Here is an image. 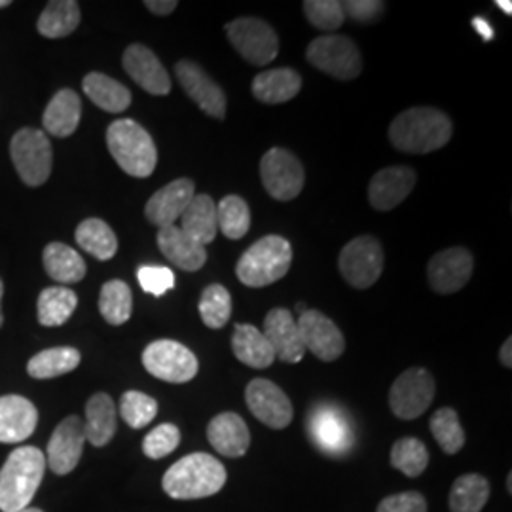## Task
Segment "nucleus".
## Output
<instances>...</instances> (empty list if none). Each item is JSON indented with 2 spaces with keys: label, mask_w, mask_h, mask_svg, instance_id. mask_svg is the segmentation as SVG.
Segmentation results:
<instances>
[{
  "label": "nucleus",
  "mask_w": 512,
  "mask_h": 512,
  "mask_svg": "<svg viewBox=\"0 0 512 512\" xmlns=\"http://www.w3.org/2000/svg\"><path fill=\"white\" fill-rule=\"evenodd\" d=\"M454 126L448 114L431 107L404 110L389 126L393 147L406 154H431L446 147Z\"/></svg>",
  "instance_id": "1"
},
{
  "label": "nucleus",
  "mask_w": 512,
  "mask_h": 512,
  "mask_svg": "<svg viewBox=\"0 0 512 512\" xmlns=\"http://www.w3.org/2000/svg\"><path fill=\"white\" fill-rule=\"evenodd\" d=\"M46 471V456L37 446L16 448L0 469V511L27 509Z\"/></svg>",
  "instance_id": "2"
},
{
  "label": "nucleus",
  "mask_w": 512,
  "mask_h": 512,
  "mask_svg": "<svg viewBox=\"0 0 512 512\" xmlns=\"http://www.w3.org/2000/svg\"><path fill=\"white\" fill-rule=\"evenodd\" d=\"M226 484V469L219 459L196 452L173 463L162 480L165 494L173 499H203L219 494Z\"/></svg>",
  "instance_id": "3"
},
{
  "label": "nucleus",
  "mask_w": 512,
  "mask_h": 512,
  "mask_svg": "<svg viewBox=\"0 0 512 512\" xmlns=\"http://www.w3.org/2000/svg\"><path fill=\"white\" fill-rule=\"evenodd\" d=\"M107 147L114 162L129 177L147 179L158 164V150L150 133L135 120H114L107 129Z\"/></svg>",
  "instance_id": "4"
},
{
  "label": "nucleus",
  "mask_w": 512,
  "mask_h": 512,
  "mask_svg": "<svg viewBox=\"0 0 512 512\" xmlns=\"http://www.w3.org/2000/svg\"><path fill=\"white\" fill-rule=\"evenodd\" d=\"M293 245L281 236H266L253 243L236 266L239 281L251 289L268 287L289 274Z\"/></svg>",
  "instance_id": "5"
},
{
  "label": "nucleus",
  "mask_w": 512,
  "mask_h": 512,
  "mask_svg": "<svg viewBox=\"0 0 512 512\" xmlns=\"http://www.w3.org/2000/svg\"><path fill=\"white\" fill-rule=\"evenodd\" d=\"M10 156L14 167L27 186H40L52 175L54 150L44 131L33 128L19 129L10 143Z\"/></svg>",
  "instance_id": "6"
},
{
  "label": "nucleus",
  "mask_w": 512,
  "mask_h": 512,
  "mask_svg": "<svg viewBox=\"0 0 512 512\" xmlns=\"http://www.w3.org/2000/svg\"><path fill=\"white\" fill-rule=\"evenodd\" d=\"M306 57L317 71L344 82L363 73V57L357 44L342 35H323L311 40Z\"/></svg>",
  "instance_id": "7"
},
{
  "label": "nucleus",
  "mask_w": 512,
  "mask_h": 512,
  "mask_svg": "<svg viewBox=\"0 0 512 512\" xmlns=\"http://www.w3.org/2000/svg\"><path fill=\"white\" fill-rule=\"evenodd\" d=\"M230 44L256 67H266L279 54V38L270 23L258 18H238L224 25Z\"/></svg>",
  "instance_id": "8"
},
{
  "label": "nucleus",
  "mask_w": 512,
  "mask_h": 512,
  "mask_svg": "<svg viewBox=\"0 0 512 512\" xmlns=\"http://www.w3.org/2000/svg\"><path fill=\"white\" fill-rule=\"evenodd\" d=\"M260 179L266 192L277 202H291L306 183L304 165L287 148H270L260 160Z\"/></svg>",
  "instance_id": "9"
},
{
  "label": "nucleus",
  "mask_w": 512,
  "mask_h": 512,
  "mask_svg": "<svg viewBox=\"0 0 512 512\" xmlns=\"http://www.w3.org/2000/svg\"><path fill=\"white\" fill-rule=\"evenodd\" d=\"M384 247L374 236L351 239L338 256L340 274L353 289L372 287L384 272Z\"/></svg>",
  "instance_id": "10"
},
{
  "label": "nucleus",
  "mask_w": 512,
  "mask_h": 512,
  "mask_svg": "<svg viewBox=\"0 0 512 512\" xmlns=\"http://www.w3.org/2000/svg\"><path fill=\"white\" fill-rule=\"evenodd\" d=\"M148 374L169 384H186L198 374V359L190 349L175 340H156L143 351Z\"/></svg>",
  "instance_id": "11"
},
{
  "label": "nucleus",
  "mask_w": 512,
  "mask_h": 512,
  "mask_svg": "<svg viewBox=\"0 0 512 512\" xmlns=\"http://www.w3.org/2000/svg\"><path fill=\"white\" fill-rule=\"evenodd\" d=\"M435 399V380L425 368H408L389 391V406L399 420H416Z\"/></svg>",
  "instance_id": "12"
},
{
  "label": "nucleus",
  "mask_w": 512,
  "mask_h": 512,
  "mask_svg": "<svg viewBox=\"0 0 512 512\" xmlns=\"http://www.w3.org/2000/svg\"><path fill=\"white\" fill-rule=\"evenodd\" d=\"M296 325L304 348L310 349L319 361L332 363L346 351V338L342 330L323 311L306 310L300 313Z\"/></svg>",
  "instance_id": "13"
},
{
  "label": "nucleus",
  "mask_w": 512,
  "mask_h": 512,
  "mask_svg": "<svg viewBox=\"0 0 512 512\" xmlns=\"http://www.w3.org/2000/svg\"><path fill=\"white\" fill-rule=\"evenodd\" d=\"M473 268L475 260L465 247H450L429 260L427 279L435 293L454 294L469 283Z\"/></svg>",
  "instance_id": "14"
},
{
  "label": "nucleus",
  "mask_w": 512,
  "mask_h": 512,
  "mask_svg": "<svg viewBox=\"0 0 512 512\" xmlns=\"http://www.w3.org/2000/svg\"><path fill=\"white\" fill-rule=\"evenodd\" d=\"M175 74L179 84L183 86L186 95L200 107V109L217 120L226 118V93L219 84L203 71L202 67L194 61L183 59L175 65Z\"/></svg>",
  "instance_id": "15"
},
{
  "label": "nucleus",
  "mask_w": 512,
  "mask_h": 512,
  "mask_svg": "<svg viewBox=\"0 0 512 512\" xmlns=\"http://www.w3.org/2000/svg\"><path fill=\"white\" fill-rule=\"evenodd\" d=\"M245 401L256 420L272 429H285L293 421V403L274 382L255 378L245 389Z\"/></svg>",
  "instance_id": "16"
},
{
  "label": "nucleus",
  "mask_w": 512,
  "mask_h": 512,
  "mask_svg": "<svg viewBox=\"0 0 512 512\" xmlns=\"http://www.w3.org/2000/svg\"><path fill=\"white\" fill-rule=\"evenodd\" d=\"M311 439L321 452L329 456H344L353 446V433L348 418L340 408L321 404L311 412L308 421Z\"/></svg>",
  "instance_id": "17"
},
{
  "label": "nucleus",
  "mask_w": 512,
  "mask_h": 512,
  "mask_svg": "<svg viewBox=\"0 0 512 512\" xmlns=\"http://www.w3.org/2000/svg\"><path fill=\"white\" fill-rule=\"evenodd\" d=\"M84 420L78 416H67L55 427L50 442H48V467L55 475L63 476L73 473L76 465L80 463L84 452Z\"/></svg>",
  "instance_id": "18"
},
{
  "label": "nucleus",
  "mask_w": 512,
  "mask_h": 512,
  "mask_svg": "<svg viewBox=\"0 0 512 512\" xmlns=\"http://www.w3.org/2000/svg\"><path fill=\"white\" fill-rule=\"evenodd\" d=\"M418 181L412 167L393 165L380 169L368 184V202L376 211H393L410 196Z\"/></svg>",
  "instance_id": "19"
},
{
  "label": "nucleus",
  "mask_w": 512,
  "mask_h": 512,
  "mask_svg": "<svg viewBox=\"0 0 512 512\" xmlns=\"http://www.w3.org/2000/svg\"><path fill=\"white\" fill-rule=\"evenodd\" d=\"M194 196L196 184L192 179H177L173 183L165 184L147 202L145 215L148 222L158 228L175 226V222L183 217L184 209L194 200Z\"/></svg>",
  "instance_id": "20"
},
{
  "label": "nucleus",
  "mask_w": 512,
  "mask_h": 512,
  "mask_svg": "<svg viewBox=\"0 0 512 512\" xmlns=\"http://www.w3.org/2000/svg\"><path fill=\"white\" fill-rule=\"evenodd\" d=\"M268 344L272 346L275 359L283 363H300L306 348L300 338V330L294 321L293 311L285 308H274L264 319V330Z\"/></svg>",
  "instance_id": "21"
},
{
  "label": "nucleus",
  "mask_w": 512,
  "mask_h": 512,
  "mask_svg": "<svg viewBox=\"0 0 512 512\" xmlns=\"http://www.w3.org/2000/svg\"><path fill=\"white\" fill-rule=\"evenodd\" d=\"M124 69L131 76L135 84H139L145 92L152 95H167L171 92V78L165 71L162 61L156 54L143 46V44H131L122 57Z\"/></svg>",
  "instance_id": "22"
},
{
  "label": "nucleus",
  "mask_w": 512,
  "mask_h": 512,
  "mask_svg": "<svg viewBox=\"0 0 512 512\" xmlns=\"http://www.w3.org/2000/svg\"><path fill=\"white\" fill-rule=\"evenodd\" d=\"M37 406L21 395L0 397V442L18 444L37 429Z\"/></svg>",
  "instance_id": "23"
},
{
  "label": "nucleus",
  "mask_w": 512,
  "mask_h": 512,
  "mask_svg": "<svg viewBox=\"0 0 512 512\" xmlns=\"http://www.w3.org/2000/svg\"><path fill=\"white\" fill-rule=\"evenodd\" d=\"M207 439L222 456L241 458L249 450L251 433H249L247 423L239 414L224 412L209 421Z\"/></svg>",
  "instance_id": "24"
},
{
  "label": "nucleus",
  "mask_w": 512,
  "mask_h": 512,
  "mask_svg": "<svg viewBox=\"0 0 512 512\" xmlns=\"http://www.w3.org/2000/svg\"><path fill=\"white\" fill-rule=\"evenodd\" d=\"M158 247L162 255L184 272H198L207 262V251L198 241L186 236L179 226L158 230Z\"/></svg>",
  "instance_id": "25"
},
{
  "label": "nucleus",
  "mask_w": 512,
  "mask_h": 512,
  "mask_svg": "<svg viewBox=\"0 0 512 512\" xmlns=\"http://www.w3.org/2000/svg\"><path fill=\"white\" fill-rule=\"evenodd\" d=\"M302 90V76L289 67L262 71L253 80L256 101L266 105H281L294 99Z\"/></svg>",
  "instance_id": "26"
},
{
  "label": "nucleus",
  "mask_w": 512,
  "mask_h": 512,
  "mask_svg": "<svg viewBox=\"0 0 512 512\" xmlns=\"http://www.w3.org/2000/svg\"><path fill=\"white\" fill-rule=\"evenodd\" d=\"M80 116H82L80 97L73 90L65 88L55 93L52 101L48 103L42 116V124L50 135L63 139L76 131L80 124Z\"/></svg>",
  "instance_id": "27"
},
{
  "label": "nucleus",
  "mask_w": 512,
  "mask_h": 512,
  "mask_svg": "<svg viewBox=\"0 0 512 512\" xmlns=\"http://www.w3.org/2000/svg\"><path fill=\"white\" fill-rule=\"evenodd\" d=\"M179 220L184 234L203 247L217 238V203L207 194H196Z\"/></svg>",
  "instance_id": "28"
},
{
  "label": "nucleus",
  "mask_w": 512,
  "mask_h": 512,
  "mask_svg": "<svg viewBox=\"0 0 512 512\" xmlns=\"http://www.w3.org/2000/svg\"><path fill=\"white\" fill-rule=\"evenodd\" d=\"M86 440L95 448L107 446L116 433V404L107 393H95L86 404Z\"/></svg>",
  "instance_id": "29"
},
{
  "label": "nucleus",
  "mask_w": 512,
  "mask_h": 512,
  "mask_svg": "<svg viewBox=\"0 0 512 512\" xmlns=\"http://www.w3.org/2000/svg\"><path fill=\"white\" fill-rule=\"evenodd\" d=\"M232 351L239 363L258 370L268 368L275 361L274 349L268 344L262 330L253 325H236L232 336Z\"/></svg>",
  "instance_id": "30"
},
{
  "label": "nucleus",
  "mask_w": 512,
  "mask_h": 512,
  "mask_svg": "<svg viewBox=\"0 0 512 512\" xmlns=\"http://www.w3.org/2000/svg\"><path fill=\"white\" fill-rule=\"evenodd\" d=\"M82 88L93 105L112 114L124 112L131 105V92L128 88L107 74H88L82 82Z\"/></svg>",
  "instance_id": "31"
},
{
  "label": "nucleus",
  "mask_w": 512,
  "mask_h": 512,
  "mask_svg": "<svg viewBox=\"0 0 512 512\" xmlns=\"http://www.w3.org/2000/svg\"><path fill=\"white\" fill-rule=\"evenodd\" d=\"M44 268L46 274L50 275L54 281H59L63 285L78 283L86 277V262L80 256L78 251L65 243H50L44 249Z\"/></svg>",
  "instance_id": "32"
},
{
  "label": "nucleus",
  "mask_w": 512,
  "mask_h": 512,
  "mask_svg": "<svg viewBox=\"0 0 512 512\" xmlns=\"http://www.w3.org/2000/svg\"><path fill=\"white\" fill-rule=\"evenodd\" d=\"M80 25V6L74 0H52L38 18V33L46 38L69 37Z\"/></svg>",
  "instance_id": "33"
},
{
  "label": "nucleus",
  "mask_w": 512,
  "mask_h": 512,
  "mask_svg": "<svg viewBox=\"0 0 512 512\" xmlns=\"http://www.w3.org/2000/svg\"><path fill=\"white\" fill-rule=\"evenodd\" d=\"M82 357L78 349L61 346V348L44 349L31 357L27 363V372L35 380H52L57 376L73 372L80 365Z\"/></svg>",
  "instance_id": "34"
},
{
  "label": "nucleus",
  "mask_w": 512,
  "mask_h": 512,
  "mask_svg": "<svg viewBox=\"0 0 512 512\" xmlns=\"http://www.w3.org/2000/svg\"><path fill=\"white\" fill-rule=\"evenodd\" d=\"M78 306V296L67 287H48L38 296V323L42 327L65 325Z\"/></svg>",
  "instance_id": "35"
},
{
  "label": "nucleus",
  "mask_w": 512,
  "mask_h": 512,
  "mask_svg": "<svg viewBox=\"0 0 512 512\" xmlns=\"http://www.w3.org/2000/svg\"><path fill=\"white\" fill-rule=\"evenodd\" d=\"M76 243L97 260H110L118 251V238L109 224L101 219L82 220L76 228Z\"/></svg>",
  "instance_id": "36"
},
{
  "label": "nucleus",
  "mask_w": 512,
  "mask_h": 512,
  "mask_svg": "<svg viewBox=\"0 0 512 512\" xmlns=\"http://www.w3.org/2000/svg\"><path fill=\"white\" fill-rule=\"evenodd\" d=\"M99 311L103 319L112 327H120L128 323L133 311V294L126 281L112 279L101 287Z\"/></svg>",
  "instance_id": "37"
},
{
  "label": "nucleus",
  "mask_w": 512,
  "mask_h": 512,
  "mask_svg": "<svg viewBox=\"0 0 512 512\" xmlns=\"http://www.w3.org/2000/svg\"><path fill=\"white\" fill-rule=\"evenodd\" d=\"M490 499V482L480 475L459 476L450 490V511L480 512Z\"/></svg>",
  "instance_id": "38"
},
{
  "label": "nucleus",
  "mask_w": 512,
  "mask_h": 512,
  "mask_svg": "<svg viewBox=\"0 0 512 512\" xmlns=\"http://www.w3.org/2000/svg\"><path fill=\"white\" fill-rule=\"evenodd\" d=\"M217 224L228 239H241L251 230V209L247 202L236 196H224L217 205Z\"/></svg>",
  "instance_id": "39"
},
{
  "label": "nucleus",
  "mask_w": 512,
  "mask_h": 512,
  "mask_svg": "<svg viewBox=\"0 0 512 512\" xmlns=\"http://www.w3.org/2000/svg\"><path fill=\"white\" fill-rule=\"evenodd\" d=\"M198 310L207 329H222L232 317V294L220 283L207 285L200 296Z\"/></svg>",
  "instance_id": "40"
},
{
  "label": "nucleus",
  "mask_w": 512,
  "mask_h": 512,
  "mask_svg": "<svg viewBox=\"0 0 512 512\" xmlns=\"http://www.w3.org/2000/svg\"><path fill=\"white\" fill-rule=\"evenodd\" d=\"M431 433L444 454H458L465 444V433L454 408H440L431 418Z\"/></svg>",
  "instance_id": "41"
},
{
  "label": "nucleus",
  "mask_w": 512,
  "mask_h": 512,
  "mask_svg": "<svg viewBox=\"0 0 512 512\" xmlns=\"http://www.w3.org/2000/svg\"><path fill=\"white\" fill-rule=\"evenodd\" d=\"M391 465L410 478L420 476L429 465V450L418 439L397 440L391 450Z\"/></svg>",
  "instance_id": "42"
},
{
  "label": "nucleus",
  "mask_w": 512,
  "mask_h": 512,
  "mask_svg": "<svg viewBox=\"0 0 512 512\" xmlns=\"http://www.w3.org/2000/svg\"><path fill=\"white\" fill-rule=\"evenodd\" d=\"M120 414L131 429H143L156 418L158 403L148 397L147 393L126 391L120 401Z\"/></svg>",
  "instance_id": "43"
},
{
  "label": "nucleus",
  "mask_w": 512,
  "mask_h": 512,
  "mask_svg": "<svg viewBox=\"0 0 512 512\" xmlns=\"http://www.w3.org/2000/svg\"><path fill=\"white\" fill-rule=\"evenodd\" d=\"M302 8L304 16L319 31H338L346 21L342 2L338 0H306Z\"/></svg>",
  "instance_id": "44"
},
{
  "label": "nucleus",
  "mask_w": 512,
  "mask_h": 512,
  "mask_svg": "<svg viewBox=\"0 0 512 512\" xmlns=\"http://www.w3.org/2000/svg\"><path fill=\"white\" fill-rule=\"evenodd\" d=\"M181 444V431L173 423H162L152 429L143 440V452L150 459H162L177 450Z\"/></svg>",
  "instance_id": "45"
},
{
  "label": "nucleus",
  "mask_w": 512,
  "mask_h": 512,
  "mask_svg": "<svg viewBox=\"0 0 512 512\" xmlns=\"http://www.w3.org/2000/svg\"><path fill=\"white\" fill-rule=\"evenodd\" d=\"M137 279L141 289L152 296H164L175 287V274L165 266H141Z\"/></svg>",
  "instance_id": "46"
},
{
  "label": "nucleus",
  "mask_w": 512,
  "mask_h": 512,
  "mask_svg": "<svg viewBox=\"0 0 512 512\" xmlns=\"http://www.w3.org/2000/svg\"><path fill=\"white\" fill-rule=\"evenodd\" d=\"M344 14L357 23H374L382 18L385 4L380 0H348L342 2Z\"/></svg>",
  "instance_id": "47"
},
{
  "label": "nucleus",
  "mask_w": 512,
  "mask_h": 512,
  "mask_svg": "<svg viewBox=\"0 0 512 512\" xmlns=\"http://www.w3.org/2000/svg\"><path fill=\"white\" fill-rule=\"evenodd\" d=\"M376 512H427V501L418 492H404L385 497Z\"/></svg>",
  "instance_id": "48"
},
{
  "label": "nucleus",
  "mask_w": 512,
  "mask_h": 512,
  "mask_svg": "<svg viewBox=\"0 0 512 512\" xmlns=\"http://www.w3.org/2000/svg\"><path fill=\"white\" fill-rule=\"evenodd\" d=\"M145 6L156 16H169L175 12L179 2L177 0H147Z\"/></svg>",
  "instance_id": "49"
},
{
  "label": "nucleus",
  "mask_w": 512,
  "mask_h": 512,
  "mask_svg": "<svg viewBox=\"0 0 512 512\" xmlns=\"http://www.w3.org/2000/svg\"><path fill=\"white\" fill-rule=\"evenodd\" d=\"M499 361L501 365L511 368L512 366V338H507L505 344L499 349Z\"/></svg>",
  "instance_id": "50"
},
{
  "label": "nucleus",
  "mask_w": 512,
  "mask_h": 512,
  "mask_svg": "<svg viewBox=\"0 0 512 512\" xmlns=\"http://www.w3.org/2000/svg\"><path fill=\"white\" fill-rule=\"evenodd\" d=\"M473 25H475L476 31H480V33H482L484 40H492V38H494V31H492V27H490L484 19H473Z\"/></svg>",
  "instance_id": "51"
},
{
  "label": "nucleus",
  "mask_w": 512,
  "mask_h": 512,
  "mask_svg": "<svg viewBox=\"0 0 512 512\" xmlns=\"http://www.w3.org/2000/svg\"><path fill=\"white\" fill-rule=\"evenodd\" d=\"M495 4H497V6H499L507 16H512V4L509 0H497Z\"/></svg>",
  "instance_id": "52"
},
{
  "label": "nucleus",
  "mask_w": 512,
  "mask_h": 512,
  "mask_svg": "<svg viewBox=\"0 0 512 512\" xmlns=\"http://www.w3.org/2000/svg\"><path fill=\"white\" fill-rule=\"evenodd\" d=\"M2 294H4V285H2V279H0V304H2ZM4 323V317H2V308H0V327Z\"/></svg>",
  "instance_id": "53"
},
{
  "label": "nucleus",
  "mask_w": 512,
  "mask_h": 512,
  "mask_svg": "<svg viewBox=\"0 0 512 512\" xmlns=\"http://www.w3.org/2000/svg\"><path fill=\"white\" fill-rule=\"evenodd\" d=\"M12 2L10 0H0V8H6V6H10Z\"/></svg>",
  "instance_id": "54"
},
{
  "label": "nucleus",
  "mask_w": 512,
  "mask_h": 512,
  "mask_svg": "<svg viewBox=\"0 0 512 512\" xmlns=\"http://www.w3.org/2000/svg\"><path fill=\"white\" fill-rule=\"evenodd\" d=\"M511 480H512V475H511V473H509V478H507V488H509V492H511V494H512V482H511Z\"/></svg>",
  "instance_id": "55"
},
{
  "label": "nucleus",
  "mask_w": 512,
  "mask_h": 512,
  "mask_svg": "<svg viewBox=\"0 0 512 512\" xmlns=\"http://www.w3.org/2000/svg\"><path fill=\"white\" fill-rule=\"evenodd\" d=\"M19 512H44V511H40V509H35V507H27V509H23V511H19Z\"/></svg>",
  "instance_id": "56"
}]
</instances>
